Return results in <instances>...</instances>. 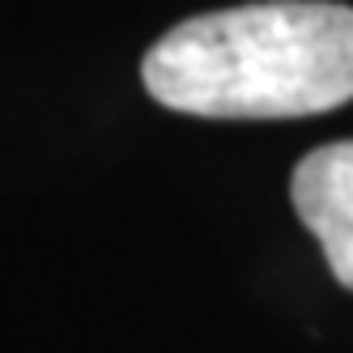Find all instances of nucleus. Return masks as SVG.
Masks as SVG:
<instances>
[{"mask_svg":"<svg viewBox=\"0 0 353 353\" xmlns=\"http://www.w3.org/2000/svg\"><path fill=\"white\" fill-rule=\"evenodd\" d=\"M162 107L205 119H298L353 98V9L264 0L192 17L141 64Z\"/></svg>","mask_w":353,"mask_h":353,"instance_id":"obj_1","label":"nucleus"},{"mask_svg":"<svg viewBox=\"0 0 353 353\" xmlns=\"http://www.w3.org/2000/svg\"><path fill=\"white\" fill-rule=\"evenodd\" d=\"M294 209L319 239L332 276L353 290V141H332L294 170Z\"/></svg>","mask_w":353,"mask_h":353,"instance_id":"obj_2","label":"nucleus"}]
</instances>
